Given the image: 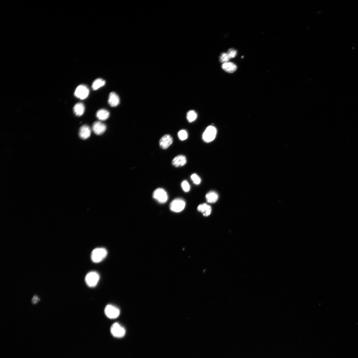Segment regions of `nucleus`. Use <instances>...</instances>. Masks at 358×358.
Instances as JSON below:
<instances>
[{
  "instance_id": "4",
  "label": "nucleus",
  "mask_w": 358,
  "mask_h": 358,
  "mask_svg": "<svg viewBox=\"0 0 358 358\" xmlns=\"http://www.w3.org/2000/svg\"><path fill=\"white\" fill-rule=\"evenodd\" d=\"M153 196L154 199L160 203H164L168 200L167 192L163 189L158 188L153 192Z\"/></svg>"
},
{
  "instance_id": "17",
  "label": "nucleus",
  "mask_w": 358,
  "mask_h": 358,
  "mask_svg": "<svg viewBox=\"0 0 358 358\" xmlns=\"http://www.w3.org/2000/svg\"><path fill=\"white\" fill-rule=\"evenodd\" d=\"M218 195L214 191H211L208 193L206 195V198L208 202L210 203H214L218 199Z\"/></svg>"
},
{
  "instance_id": "25",
  "label": "nucleus",
  "mask_w": 358,
  "mask_h": 358,
  "mask_svg": "<svg viewBox=\"0 0 358 358\" xmlns=\"http://www.w3.org/2000/svg\"><path fill=\"white\" fill-rule=\"evenodd\" d=\"M227 54L231 59L234 58L237 55V51L234 49H230L228 50Z\"/></svg>"
},
{
  "instance_id": "22",
  "label": "nucleus",
  "mask_w": 358,
  "mask_h": 358,
  "mask_svg": "<svg viewBox=\"0 0 358 358\" xmlns=\"http://www.w3.org/2000/svg\"><path fill=\"white\" fill-rule=\"evenodd\" d=\"M230 59V56L227 53H222L220 56V61L223 64L228 63Z\"/></svg>"
},
{
  "instance_id": "12",
  "label": "nucleus",
  "mask_w": 358,
  "mask_h": 358,
  "mask_svg": "<svg viewBox=\"0 0 358 358\" xmlns=\"http://www.w3.org/2000/svg\"><path fill=\"white\" fill-rule=\"evenodd\" d=\"M91 133V129L90 127L87 125H84L80 128L79 133V136L82 139L85 140L90 137Z\"/></svg>"
},
{
  "instance_id": "16",
  "label": "nucleus",
  "mask_w": 358,
  "mask_h": 358,
  "mask_svg": "<svg viewBox=\"0 0 358 358\" xmlns=\"http://www.w3.org/2000/svg\"><path fill=\"white\" fill-rule=\"evenodd\" d=\"M222 69L227 72L229 73H232L235 72L237 69V66L234 63L231 62L222 64Z\"/></svg>"
},
{
  "instance_id": "24",
  "label": "nucleus",
  "mask_w": 358,
  "mask_h": 358,
  "mask_svg": "<svg viewBox=\"0 0 358 358\" xmlns=\"http://www.w3.org/2000/svg\"><path fill=\"white\" fill-rule=\"evenodd\" d=\"M181 186L183 190L186 193H187L189 191L190 187L187 181L184 180L181 183Z\"/></svg>"
},
{
  "instance_id": "1",
  "label": "nucleus",
  "mask_w": 358,
  "mask_h": 358,
  "mask_svg": "<svg viewBox=\"0 0 358 358\" xmlns=\"http://www.w3.org/2000/svg\"><path fill=\"white\" fill-rule=\"evenodd\" d=\"M107 252L106 249L103 248H98L93 250L91 255L92 261L95 263H99L103 261L106 257Z\"/></svg>"
},
{
  "instance_id": "6",
  "label": "nucleus",
  "mask_w": 358,
  "mask_h": 358,
  "mask_svg": "<svg viewBox=\"0 0 358 358\" xmlns=\"http://www.w3.org/2000/svg\"><path fill=\"white\" fill-rule=\"evenodd\" d=\"M185 206V201L180 198L175 199L171 202L170 204V210L175 212H179L182 211Z\"/></svg>"
},
{
  "instance_id": "11",
  "label": "nucleus",
  "mask_w": 358,
  "mask_h": 358,
  "mask_svg": "<svg viewBox=\"0 0 358 358\" xmlns=\"http://www.w3.org/2000/svg\"><path fill=\"white\" fill-rule=\"evenodd\" d=\"M186 163V158L183 155H179L176 156L172 162V165L174 166L177 168L184 166Z\"/></svg>"
},
{
  "instance_id": "8",
  "label": "nucleus",
  "mask_w": 358,
  "mask_h": 358,
  "mask_svg": "<svg viewBox=\"0 0 358 358\" xmlns=\"http://www.w3.org/2000/svg\"><path fill=\"white\" fill-rule=\"evenodd\" d=\"M89 94V89L86 86L84 85H81L78 87L74 93L75 96L81 100L85 99Z\"/></svg>"
},
{
  "instance_id": "23",
  "label": "nucleus",
  "mask_w": 358,
  "mask_h": 358,
  "mask_svg": "<svg viewBox=\"0 0 358 358\" xmlns=\"http://www.w3.org/2000/svg\"><path fill=\"white\" fill-rule=\"evenodd\" d=\"M191 179L193 183L196 185L199 184L201 182V179L199 176L196 174H192L191 176Z\"/></svg>"
},
{
  "instance_id": "9",
  "label": "nucleus",
  "mask_w": 358,
  "mask_h": 358,
  "mask_svg": "<svg viewBox=\"0 0 358 358\" xmlns=\"http://www.w3.org/2000/svg\"><path fill=\"white\" fill-rule=\"evenodd\" d=\"M173 143V138L169 135H165L160 140V147L163 149H168Z\"/></svg>"
},
{
  "instance_id": "18",
  "label": "nucleus",
  "mask_w": 358,
  "mask_h": 358,
  "mask_svg": "<svg viewBox=\"0 0 358 358\" xmlns=\"http://www.w3.org/2000/svg\"><path fill=\"white\" fill-rule=\"evenodd\" d=\"M110 116V113L107 110L102 109L98 110L96 113L97 118L101 121H105Z\"/></svg>"
},
{
  "instance_id": "5",
  "label": "nucleus",
  "mask_w": 358,
  "mask_h": 358,
  "mask_svg": "<svg viewBox=\"0 0 358 358\" xmlns=\"http://www.w3.org/2000/svg\"><path fill=\"white\" fill-rule=\"evenodd\" d=\"M105 313L109 318L113 319L117 318L120 315V310L112 305H107L105 309Z\"/></svg>"
},
{
  "instance_id": "10",
  "label": "nucleus",
  "mask_w": 358,
  "mask_h": 358,
  "mask_svg": "<svg viewBox=\"0 0 358 358\" xmlns=\"http://www.w3.org/2000/svg\"><path fill=\"white\" fill-rule=\"evenodd\" d=\"M106 129L105 124L100 122H96L93 124V131L97 135H101L103 134L106 131Z\"/></svg>"
},
{
  "instance_id": "3",
  "label": "nucleus",
  "mask_w": 358,
  "mask_h": 358,
  "mask_svg": "<svg viewBox=\"0 0 358 358\" xmlns=\"http://www.w3.org/2000/svg\"><path fill=\"white\" fill-rule=\"evenodd\" d=\"M99 279L100 275L98 273L91 271L86 275L85 281L88 286L93 288L96 286Z\"/></svg>"
},
{
  "instance_id": "7",
  "label": "nucleus",
  "mask_w": 358,
  "mask_h": 358,
  "mask_svg": "<svg viewBox=\"0 0 358 358\" xmlns=\"http://www.w3.org/2000/svg\"><path fill=\"white\" fill-rule=\"evenodd\" d=\"M112 335L117 338H122L126 334V330L120 324L116 323L113 324L111 328Z\"/></svg>"
},
{
  "instance_id": "26",
  "label": "nucleus",
  "mask_w": 358,
  "mask_h": 358,
  "mask_svg": "<svg viewBox=\"0 0 358 358\" xmlns=\"http://www.w3.org/2000/svg\"><path fill=\"white\" fill-rule=\"evenodd\" d=\"M40 300V298L37 294H35L32 299V303L33 304H37Z\"/></svg>"
},
{
  "instance_id": "2",
  "label": "nucleus",
  "mask_w": 358,
  "mask_h": 358,
  "mask_svg": "<svg viewBox=\"0 0 358 358\" xmlns=\"http://www.w3.org/2000/svg\"><path fill=\"white\" fill-rule=\"evenodd\" d=\"M217 133L216 128L212 126L208 127L202 135V139L206 143H209L213 141Z\"/></svg>"
},
{
  "instance_id": "20",
  "label": "nucleus",
  "mask_w": 358,
  "mask_h": 358,
  "mask_svg": "<svg viewBox=\"0 0 358 358\" xmlns=\"http://www.w3.org/2000/svg\"><path fill=\"white\" fill-rule=\"evenodd\" d=\"M197 117V113L194 111H189L187 114V118L189 122L194 121Z\"/></svg>"
},
{
  "instance_id": "21",
  "label": "nucleus",
  "mask_w": 358,
  "mask_h": 358,
  "mask_svg": "<svg viewBox=\"0 0 358 358\" xmlns=\"http://www.w3.org/2000/svg\"><path fill=\"white\" fill-rule=\"evenodd\" d=\"M178 137L181 141H184L188 138V132L184 130H182L179 131L178 133Z\"/></svg>"
},
{
  "instance_id": "13",
  "label": "nucleus",
  "mask_w": 358,
  "mask_h": 358,
  "mask_svg": "<svg viewBox=\"0 0 358 358\" xmlns=\"http://www.w3.org/2000/svg\"><path fill=\"white\" fill-rule=\"evenodd\" d=\"M108 103L112 107H117L120 103V98L116 93L112 92L109 96Z\"/></svg>"
},
{
  "instance_id": "19",
  "label": "nucleus",
  "mask_w": 358,
  "mask_h": 358,
  "mask_svg": "<svg viewBox=\"0 0 358 358\" xmlns=\"http://www.w3.org/2000/svg\"><path fill=\"white\" fill-rule=\"evenodd\" d=\"M106 82L104 80L101 79H98L93 82L92 88L93 90H96L104 86Z\"/></svg>"
},
{
  "instance_id": "15",
  "label": "nucleus",
  "mask_w": 358,
  "mask_h": 358,
  "mask_svg": "<svg viewBox=\"0 0 358 358\" xmlns=\"http://www.w3.org/2000/svg\"><path fill=\"white\" fill-rule=\"evenodd\" d=\"M85 107L84 104L79 103H77L74 107V112L75 115L80 117L84 114L85 111Z\"/></svg>"
},
{
  "instance_id": "14",
  "label": "nucleus",
  "mask_w": 358,
  "mask_h": 358,
  "mask_svg": "<svg viewBox=\"0 0 358 358\" xmlns=\"http://www.w3.org/2000/svg\"><path fill=\"white\" fill-rule=\"evenodd\" d=\"M198 210L202 212V214L205 217L210 215L212 212V208L209 205L204 203L201 204L198 208Z\"/></svg>"
}]
</instances>
